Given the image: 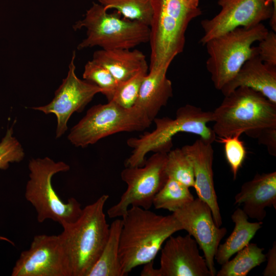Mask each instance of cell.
I'll return each instance as SVG.
<instances>
[{
	"mask_svg": "<svg viewBox=\"0 0 276 276\" xmlns=\"http://www.w3.org/2000/svg\"><path fill=\"white\" fill-rule=\"evenodd\" d=\"M106 10L113 9L123 18L150 26L153 14L151 0H98Z\"/></svg>",
	"mask_w": 276,
	"mask_h": 276,
	"instance_id": "d4e9b609",
	"label": "cell"
},
{
	"mask_svg": "<svg viewBox=\"0 0 276 276\" xmlns=\"http://www.w3.org/2000/svg\"><path fill=\"white\" fill-rule=\"evenodd\" d=\"M152 122L142 108H125L109 101L90 107L71 128L67 139L75 147L84 148L118 132L143 131Z\"/></svg>",
	"mask_w": 276,
	"mask_h": 276,
	"instance_id": "9c48e42d",
	"label": "cell"
},
{
	"mask_svg": "<svg viewBox=\"0 0 276 276\" xmlns=\"http://www.w3.org/2000/svg\"><path fill=\"white\" fill-rule=\"evenodd\" d=\"M161 248V276H211L199 246L188 234L169 237Z\"/></svg>",
	"mask_w": 276,
	"mask_h": 276,
	"instance_id": "9a60e30c",
	"label": "cell"
},
{
	"mask_svg": "<svg viewBox=\"0 0 276 276\" xmlns=\"http://www.w3.org/2000/svg\"><path fill=\"white\" fill-rule=\"evenodd\" d=\"M151 1L149 69L170 66L183 51L189 24L202 13L199 7H190L185 0Z\"/></svg>",
	"mask_w": 276,
	"mask_h": 276,
	"instance_id": "5b68a950",
	"label": "cell"
},
{
	"mask_svg": "<svg viewBox=\"0 0 276 276\" xmlns=\"http://www.w3.org/2000/svg\"><path fill=\"white\" fill-rule=\"evenodd\" d=\"M172 214L182 230L195 239L202 250L211 276L216 275L215 256L221 241L226 234V228L216 224L210 207L199 198Z\"/></svg>",
	"mask_w": 276,
	"mask_h": 276,
	"instance_id": "5bb4252c",
	"label": "cell"
},
{
	"mask_svg": "<svg viewBox=\"0 0 276 276\" xmlns=\"http://www.w3.org/2000/svg\"><path fill=\"white\" fill-rule=\"evenodd\" d=\"M263 248L249 243L236 253V256L221 265L217 276H246L255 267L266 260Z\"/></svg>",
	"mask_w": 276,
	"mask_h": 276,
	"instance_id": "603a6c76",
	"label": "cell"
},
{
	"mask_svg": "<svg viewBox=\"0 0 276 276\" xmlns=\"http://www.w3.org/2000/svg\"><path fill=\"white\" fill-rule=\"evenodd\" d=\"M212 129L216 136L225 137L276 127V104L260 93L239 87L224 96L214 111Z\"/></svg>",
	"mask_w": 276,
	"mask_h": 276,
	"instance_id": "277c9868",
	"label": "cell"
},
{
	"mask_svg": "<svg viewBox=\"0 0 276 276\" xmlns=\"http://www.w3.org/2000/svg\"><path fill=\"white\" fill-rule=\"evenodd\" d=\"M28 168L29 178L25 197L35 208L38 222L51 219L62 226L76 221L82 212L81 204L73 197L64 202L52 183L54 175L68 171L70 166L64 162H55L46 156L31 159Z\"/></svg>",
	"mask_w": 276,
	"mask_h": 276,
	"instance_id": "8992f818",
	"label": "cell"
},
{
	"mask_svg": "<svg viewBox=\"0 0 276 276\" xmlns=\"http://www.w3.org/2000/svg\"><path fill=\"white\" fill-rule=\"evenodd\" d=\"M217 3L220 11L201 21L204 33L200 42L203 45L236 28L252 27L268 19L272 31L276 32V11L271 0H218Z\"/></svg>",
	"mask_w": 276,
	"mask_h": 276,
	"instance_id": "8fae6325",
	"label": "cell"
},
{
	"mask_svg": "<svg viewBox=\"0 0 276 276\" xmlns=\"http://www.w3.org/2000/svg\"><path fill=\"white\" fill-rule=\"evenodd\" d=\"M239 87L251 88L276 104V67L264 63L257 53L220 91L225 96Z\"/></svg>",
	"mask_w": 276,
	"mask_h": 276,
	"instance_id": "ac0fdd59",
	"label": "cell"
},
{
	"mask_svg": "<svg viewBox=\"0 0 276 276\" xmlns=\"http://www.w3.org/2000/svg\"><path fill=\"white\" fill-rule=\"evenodd\" d=\"M194 199L189 188L171 178L154 196L152 205L156 209L167 210L172 213Z\"/></svg>",
	"mask_w": 276,
	"mask_h": 276,
	"instance_id": "cb8c5ba5",
	"label": "cell"
},
{
	"mask_svg": "<svg viewBox=\"0 0 276 276\" xmlns=\"http://www.w3.org/2000/svg\"><path fill=\"white\" fill-rule=\"evenodd\" d=\"M92 60L107 69L118 82L148 68L145 55L137 49H101L94 52Z\"/></svg>",
	"mask_w": 276,
	"mask_h": 276,
	"instance_id": "ffe728a7",
	"label": "cell"
},
{
	"mask_svg": "<svg viewBox=\"0 0 276 276\" xmlns=\"http://www.w3.org/2000/svg\"><path fill=\"white\" fill-rule=\"evenodd\" d=\"M153 260L145 264L141 272V276H161L159 268H154Z\"/></svg>",
	"mask_w": 276,
	"mask_h": 276,
	"instance_id": "836d02e7",
	"label": "cell"
},
{
	"mask_svg": "<svg viewBox=\"0 0 276 276\" xmlns=\"http://www.w3.org/2000/svg\"><path fill=\"white\" fill-rule=\"evenodd\" d=\"M122 218L119 256L124 276L135 267L153 261L166 240L182 230L173 214L159 215L131 206Z\"/></svg>",
	"mask_w": 276,
	"mask_h": 276,
	"instance_id": "6da1fadb",
	"label": "cell"
},
{
	"mask_svg": "<svg viewBox=\"0 0 276 276\" xmlns=\"http://www.w3.org/2000/svg\"><path fill=\"white\" fill-rule=\"evenodd\" d=\"M166 171L168 178L174 179L189 188L194 187L193 165L181 148L171 150L167 153Z\"/></svg>",
	"mask_w": 276,
	"mask_h": 276,
	"instance_id": "484cf974",
	"label": "cell"
},
{
	"mask_svg": "<svg viewBox=\"0 0 276 276\" xmlns=\"http://www.w3.org/2000/svg\"><path fill=\"white\" fill-rule=\"evenodd\" d=\"M74 30L86 29V37L78 50L99 46L104 50L132 49L148 42L150 28L123 17L117 11L109 13L100 4L93 3L83 19L73 26Z\"/></svg>",
	"mask_w": 276,
	"mask_h": 276,
	"instance_id": "52a82bcc",
	"label": "cell"
},
{
	"mask_svg": "<svg viewBox=\"0 0 276 276\" xmlns=\"http://www.w3.org/2000/svg\"><path fill=\"white\" fill-rule=\"evenodd\" d=\"M234 204L242 205L249 218L263 221L266 216V208L276 209V172L257 173L243 183L235 196Z\"/></svg>",
	"mask_w": 276,
	"mask_h": 276,
	"instance_id": "e0dca14e",
	"label": "cell"
},
{
	"mask_svg": "<svg viewBox=\"0 0 276 276\" xmlns=\"http://www.w3.org/2000/svg\"><path fill=\"white\" fill-rule=\"evenodd\" d=\"M0 240L1 241H7L13 245H14V243L13 242H12L11 240H10L9 239L5 237H3V236H0Z\"/></svg>",
	"mask_w": 276,
	"mask_h": 276,
	"instance_id": "d590c367",
	"label": "cell"
},
{
	"mask_svg": "<svg viewBox=\"0 0 276 276\" xmlns=\"http://www.w3.org/2000/svg\"><path fill=\"white\" fill-rule=\"evenodd\" d=\"M248 217L241 208H237L231 215L235 223L234 229L225 241L220 244L215 259L222 265L238 251L250 243L257 232L262 227V221L249 222Z\"/></svg>",
	"mask_w": 276,
	"mask_h": 276,
	"instance_id": "44dd1931",
	"label": "cell"
},
{
	"mask_svg": "<svg viewBox=\"0 0 276 276\" xmlns=\"http://www.w3.org/2000/svg\"><path fill=\"white\" fill-rule=\"evenodd\" d=\"M84 80L90 82L102 89V93L108 100H111L118 82L107 69L92 60L84 66Z\"/></svg>",
	"mask_w": 276,
	"mask_h": 276,
	"instance_id": "4316f807",
	"label": "cell"
},
{
	"mask_svg": "<svg viewBox=\"0 0 276 276\" xmlns=\"http://www.w3.org/2000/svg\"><path fill=\"white\" fill-rule=\"evenodd\" d=\"M241 134L219 137L218 142L224 145L226 160L229 165L234 179H236L246 155L244 142L240 140Z\"/></svg>",
	"mask_w": 276,
	"mask_h": 276,
	"instance_id": "f546056e",
	"label": "cell"
},
{
	"mask_svg": "<svg viewBox=\"0 0 276 276\" xmlns=\"http://www.w3.org/2000/svg\"><path fill=\"white\" fill-rule=\"evenodd\" d=\"M75 57L74 51L67 76L55 92L52 101L46 105L32 108L46 114L53 113L56 116V139L60 138L67 130V123L71 116L75 112L82 111L96 94L102 93V89L95 84L77 76Z\"/></svg>",
	"mask_w": 276,
	"mask_h": 276,
	"instance_id": "7c38bea8",
	"label": "cell"
},
{
	"mask_svg": "<svg viewBox=\"0 0 276 276\" xmlns=\"http://www.w3.org/2000/svg\"><path fill=\"white\" fill-rule=\"evenodd\" d=\"M269 30L261 23L239 27L206 42L209 58L206 67L216 89L221 90L237 74L243 64L258 53L255 42L262 40Z\"/></svg>",
	"mask_w": 276,
	"mask_h": 276,
	"instance_id": "ba28073f",
	"label": "cell"
},
{
	"mask_svg": "<svg viewBox=\"0 0 276 276\" xmlns=\"http://www.w3.org/2000/svg\"><path fill=\"white\" fill-rule=\"evenodd\" d=\"M273 3L274 9L276 11V0H271Z\"/></svg>",
	"mask_w": 276,
	"mask_h": 276,
	"instance_id": "8d00e7d4",
	"label": "cell"
},
{
	"mask_svg": "<svg viewBox=\"0 0 276 276\" xmlns=\"http://www.w3.org/2000/svg\"><path fill=\"white\" fill-rule=\"evenodd\" d=\"M24 149L13 134V127L7 129L0 141V169L6 170L10 164L23 160Z\"/></svg>",
	"mask_w": 276,
	"mask_h": 276,
	"instance_id": "f1b7e54d",
	"label": "cell"
},
{
	"mask_svg": "<svg viewBox=\"0 0 276 276\" xmlns=\"http://www.w3.org/2000/svg\"><path fill=\"white\" fill-rule=\"evenodd\" d=\"M267 263L263 275L264 276L276 275V243L274 241L272 246L266 254Z\"/></svg>",
	"mask_w": 276,
	"mask_h": 276,
	"instance_id": "d6a6232c",
	"label": "cell"
},
{
	"mask_svg": "<svg viewBox=\"0 0 276 276\" xmlns=\"http://www.w3.org/2000/svg\"><path fill=\"white\" fill-rule=\"evenodd\" d=\"M109 195H103L82 209L75 222L62 226L58 235L68 261L70 276H86L99 257L108 237L110 225L104 208Z\"/></svg>",
	"mask_w": 276,
	"mask_h": 276,
	"instance_id": "7a4b0ae2",
	"label": "cell"
},
{
	"mask_svg": "<svg viewBox=\"0 0 276 276\" xmlns=\"http://www.w3.org/2000/svg\"><path fill=\"white\" fill-rule=\"evenodd\" d=\"M248 136L257 139L259 144L266 147L270 155L276 156V127L255 131L250 133Z\"/></svg>",
	"mask_w": 276,
	"mask_h": 276,
	"instance_id": "1f68e13d",
	"label": "cell"
},
{
	"mask_svg": "<svg viewBox=\"0 0 276 276\" xmlns=\"http://www.w3.org/2000/svg\"><path fill=\"white\" fill-rule=\"evenodd\" d=\"M169 67L162 66L149 69L134 105L142 108L152 122L173 96L172 82L167 77Z\"/></svg>",
	"mask_w": 276,
	"mask_h": 276,
	"instance_id": "d6986e66",
	"label": "cell"
},
{
	"mask_svg": "<svg viewBox=\"0 0 276 276\" xmlns=\"http://www.w3.org/2000/svg\"><path fill=\"white\" fill-rule=\"evenodd\" d=\"M148 69L141 70L129 79L118 82L110 101L125 108L134 106L142 83L148 74Z\"/></svg>",
	"mask_w": 276,
	"mask_h": 276,
	"instance_id": "83f0119b",
	"label": "cell"
},
{
	"mask_svg": "<svg viewBox=\"0 0 276 276\" xmlns=\"http://www.w3.org/2000/svg\"><path fill=\"white\" fill-rule=\"evenodd\" d=\"M167 153L155 152L141 167H125L121 173L127 186L119 201L107 212L110 218L122 217L129 207L149 210L155 195L168 179L166 171Z\"/></svg>",
	"mask_w": 276,
	"mask_h": 276,
	"instance_id": "30bf717a",
	"label": "cell"
},
{
	"mask_svg": "<svg viewBox=\"0 0 276 276\" xmlns=\"http://www.w3.org/2000/svg\"><path fill=\"white\" fill-rule=\"evenodd\" d=\"M257 47L261 60L268 65L276 67V34L269 31L267 35L259 41Z\"/></svg>",
	"mask_w": 276,
	"mask_h": 276,
	"instance_id": "4dcf8cb0",
	"label": "cell"
},
{
	"mask_svg": "<svg viewBox=\"0 0 276 276\" xmlns=\"http://www.w3.org/2000/svg\"><path fill=\"white\" fill-rule=\"evenodd\" d=\"M12 276H70L68 261L58 235L34 237L13 268Z\"/></svg>",
	"mask_w": 276,
	"mask_h": 276,
	"instance_id": "4fadbf2b",
	"label": "cell"
},
{
	"mask_svg": "<svg viewBox=\"0 0 276 276\" xmlns=\"http://www.w3.org/2000/svg\"><path fill=\"white\" fill-rule=\"evenodd\" d=\"M153 122L155 124L153 131L127 140V144L132 151L125 162V167L143 166L146 155L150 152L168 153L173 146V137L180 132L197 135L210 144L217 137L212 128L208 126V123L213 122V111H204L191 104L179 107L175 119L156 117Z\"/></svg>",
	"mask_w": 276,
	"mask_h": 276,
	"instance_id": "3957f363",
	"label": "cell"
},
{
	"mask_svg": "<svg viewBox=\"0 0 276 276\" xmlns=\"http://www.w3.org/2000/svg\"><path fill=\"white\" fill-rule=\"evenodd\" d=\"M181 149L192 163L195 177L194 188L198 198L209 205L216 224L220 227L222 219L214 187L212 144L199 138L192 144L182 146Z\"/></svg>",
	"mask_w": 276,
	"mask_h": 276,
	"instance_id": "2e32d148",
	"label": "cell"
},
{
	"mask_svg": "<svg viewBox=\"0 0 276 276\" xmlns=\"http://www.w3.org/2000/svg\"><path fill=\"white\" fill-rule=\"evenodd\" d=\"M200 0H185L186 3L191 7L197 8Z\"/></svg>",
	"mask_w": 276,
	"mask_h": 276,
	"instance_id": "e575fe53",
	"label": "cell"
},
{
	"mask_svg": "<svg viewBox=\"0 0 276 276\" xmlns=\"http://www.w3.org/2000/svg\"><path fill=\"white\" fill-rule=\"evenodd\" d=\"M122 226L120 219H116L110 225L105 245L86 276H124L119 256Z\"/></svg>",
	"mask_w": 276,
	"mask_h": 276,
	"instance_id": "7402d4cb",
	"label": "cell"
}]
</instances>
